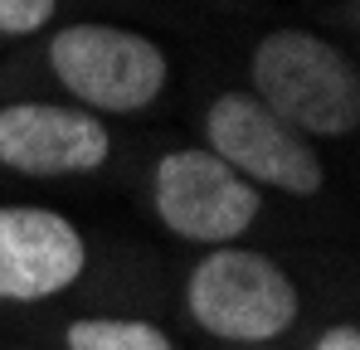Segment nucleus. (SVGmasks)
Here are the masks:
<instances>
[{"label":"nucleus","mask_w":360,"mask_h":350,"mask_svg":"<svg viewBox=\"0 0 360 350\" xmlns=\"http://www.w3.org/2000/svg\"><path fill=\"white\" fill-rule=\"evenodd\" d=\"M49 73L73 98V108L93 117H131L151 108L171 83L166 49L127 25L108 20H78L49 34Z\"/></svg>","instance_id":"nucleus-3"},{"label":"nucleus","mask_w":360,"mask_h":350,"mask_svg":"<svg viewBox=\"0 0 360 350\" xmlns=\"http://www.w3.org/2000/svg\"><path fill=\"white\" fill-rule=\"evenodd\" d=\"M185 311L190 321L229 346H273L283 331L297 326L302 292L292 273L243 243L210 248L185 278Z\"/></svg>","instance_id":"nucleus-2"},{"label":"nucleus","mask_w":360,"mask_h":350,"mask_svg":"<svg viewBox=\"0 0 360 350\" xmlns=\"http://www.w3.org/2000/svg\"><path fill=\"white\" fill-rule=\"evenodd\" d=\"M248 350H283V346H248Z\"/></svg>","instance_id":"nucleus-11"},{"label":"nucleus","mask_w":360,"mask_h":350,"mask_svg":"<svg viewBox=\"0 0 360 350\" xmlns=\"http://www.w3.org/2000/svg\"><path fill=\"white\" fill-rule=\"evenodd\" d=\"M112 156L108 122L73 103H5L0 108V166L25 180L93 175Z\"/></svg>","instance_id":"nucleus-6"},{"label":"nucleus","mask_w":360,"mask_h":350,"mask_svg":"<svg viewBox=\"0 0 360 350\" xmlns=\"http://www.w3.org/2000/svg\"><path fill=\"white\" fill-rule=\"evenodd\" d=\"M68 350H176V341L141 316H78L63 331Z\"/></svg>","instance_id":"nucleus-8"},{"label":"nucleus","mask_w":360,"mask_h":350,"mask_svg":"<svg viewBox=\"0 0 360 350\" xmlns=\"http://www.w3.org/2000/svg\"><path fill=\"white\" fill-rule=\"evenodd\" d=\"M151 209L166 233L200 248H224L258 224L263 195L210 146H176L151 171Z\"/></svg>","instance_id":"nucleus-4"},{"label":"nucleus","mask_w":360,"mask_h":350,"mask_svg":"<svg viewBox=\"0 0 360 350\" xmlns=\"http://www.w3.org/2000/svg\"><path fill=\"white\" fill-rule=\"evenodd\" d=\"M205 146L258 195L278 190L292 200H311L326 185L316 146L297 136L283 117H273L253 93H219L205 108Z\"/></svg>","instance_id":"nucleus-5"},{"label":"nucleus","mask_w":360,"mask_h":350,"mask_svg":"<svg viewBox=\"0 0 360 350\" xmlns=\"http://www.w3.org/2000/svg\"><path fill=\"white\" fill-rule=\"evenodd\" d=\"M88 273L83 229L49 205H0V302H49Z\"/></svg>","instance_id":"nucleus-7"},{"label":"nucleus","mask_w":360,"mask_h":350,"mask_svg":"<svg viewBox=\"0 0 360 350\" xmlns=\"http://www.w3.org/2000/svg\"><path fill=\"white\" fill-rule=\"evenodd\" d=\"M248 93L297 136L341 141L360 127V68L311 30H273L248 54Z\"/></svg>","instance_id":"nucleus-1"},{"label":"nucleus","mask_w":360,"mask_h":350,"mask_svg":"<svg viewBox=\"0 0 360 350\" xmlns=\"http://www.w3.org/2000/svg\"><path fill=\"white\" fill-rule=\"evenodd\" d=\"M54 15H59V0H0V34L5 39L39 34Z\"/></svg>","instance_id":"nucleus-9"},{"label":"nucleus","mask_w":360,"mask_h":350,"mask_svg":"<svg viewBox=\"0 0 360 350\" xmlns=\"http://www.w3.org/2000/svg\"><path fill=\"white\" fill-rule=\"evenodd\" d=\"M311 350H360V331L351 321H341V326H326L321 336H316V346Z\"/></svg>","instance_id":"nucleus-10"}]
</instances>
